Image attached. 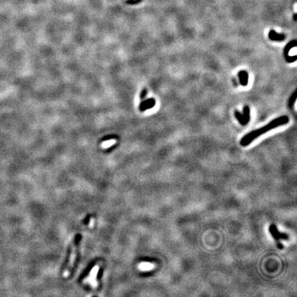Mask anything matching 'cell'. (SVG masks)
<instances>
[{"label": "cell", "mask_w": 297, "mask_h": 297, "mask_svg": "<svg viewBox=\"0 0 297 297\" xmlns=\"http://www.w3.org/2000/svg\"><path fill=\"white\" fill-rule=\"evenodd\" d=\"M288 122H289V118L287 116H281V117L274 119L270 123L265 125L263 127H262L260 129L254 130L252 132H250L249 133H247L246 135L244 136L241 139L240 145L244 147L248 146L252 142L254 141L255 140L259 138L261 135H263L267 132H268V131L275 129V128L279 126L286 125L288 123Z\"/></svg>", "instance_id": "cell-1"}, {"label": "cell", "mask_w": 297, "mask_h": 297, "mask_svg": "<svg viewBox=\"0 0 297 297\" xmlns=\"http://www.w3.org/2000/svg\"><path fill=\"white\" fill-rule=\"evenodd\" d=\"M100 270V265L97 264L90 270L88 275L83 279V283L89 285L92 289H96L98 286V282L97 281V275Z\"/></svg>", "instance_id": "cell-3"}, {"label": "cell", "mask_w": 297, "mask_h": 297, "mask_svg": "<svg viewBox=\"0 0 297 297\" xmlns=\"http://www.w3.org/2000/svg\"><path fill=\"white\" fill-rule=\"evenodd\" d=\"M79 239H80L79 237H77L76 238V240L73 241V243H72L69 259L68 261V263H67V266H65V269H64L63 272V276L65 278L68 277L69 275H70L72 268H73V267L75 264L76 260H77L78 246V242H79Z\"/></svg>", "instance_id": "cell-2"}, {"label": "cell", "mask_w": 297, "mask_h": 297, "mask_svg": "<svg viewBox=\"0 0 297 297\" xmlns=\"http://www.w3.org/2000/svg\"><path fill=\"white\" fill-rule=\"evenodd\" d=\"M268 37L270 40L274 42H283L285 39V35L282 33H277L275 30H272L269 32Z\"/></svg>", "instance_id": "cell-7"}, {"label": "cell", "mask_w": 297, "mask_h": 297, "mask_svg": "<svg viewBox=\"0 0 297 297\" xmlns=\"http://www.w3.org/2000/svg\"><path fill=\"white\" fill-rule=\"evenodd\" d=\"M296 45H297L296 40H292L288 43L284 48L283 55H284L285 61H286L287 63H294L296 61V59H297L296 55L289 56V52L290 51V50H292L293 48H296Z\"/></svg>", "instance_id": "cell-5"}, {"label": "cell", "mask_w": 297, "mask_h": 297, "mask_svg": "<svg viewBox=\"0 0 297 297\" xmlns=\"http://www.w3.org/2000/svg\"><path fill=\"white\" fill-rule=\"evenodd\" d=\"M269 231L271 234L272 237H273L274 240H275L276 246L279 249L282 250L283 248V245L281 242V240H289V235L283 233V232H281L279 231V230L275 224H271L269 227Z\"/></svg>", "instance_id": "cell-4"}, {"label": "cell", "mask_w": 297, "mask_h": 297, "mask_svg": "<svg viewBox=\"0 0 297 297\" xmlns=\"http://www.w3.org/2000/svg\"><path fill=\"white\" fill-rule=\"evenodd\" d=\"M94 218H91L89 222V226L90 228H93V227H94Z\"/></svg>", "instance_id": "cell-14"}, {"label": "cell", "mask_w": 297, "mask_h": 297, "mask_svg": "<svg viewBox=\"0 0 297 297\" xmlns=\"http://www.w3.org/2000/svg\"><path fill=\"white\" fill-rule=\"evenodd\" d=\"M156 101L154 98H148L147 100L141 101L140 104V109L141 111H145L147 109H151L155 106Z\"/></svg>", "instance_id": "cell-6"}, {"label": "cell", "mask_w": 297, "mask_h": 297, "mask_svg": "<svg viewBox=\"0 0 297 297\" xmlns=\"http://www.w3.org/2000/svg\"><path fill=\"white\" fill-rule=\"evenodd\" d=\"M235 116L236 118L237 119V121H239V123H240L241 125H244V119H243L242 113H241L240 112H238V111H235Z\"/></svg>", "instance_id": "cell-12"}, {"label": "cell", "mask_w": 297, "mask_h": 297, "mask_svg": "<svg viewBox=\"0 0 297 297\" xmlns=\"http://www.w3.org/2000/svg\"><path fill=\"white\" fill-rule=\"evenodd\" d=\"M147 94V90L146 89H142V91L141 92V101H143L145 98L146 97V96Z\"/></svg>", "instance_id": "cell-13"}, {"label": "cell", "mask_w": 297, "mask_h": 297, "mask_svg": "<svg viewBox=\"0 0 297 297\" xmlns=\"http://www.w3.org/2000/svg\"><path fill=\"white\" fill-rule=\"evenodd\" d=\"M238 77L239 79H240V82L241 83V85L243 86H246L248 83V79H249V76L248 72L245 70H241L238 73Z\"/></svg>", "instance_id": "cell-8"}, {"label": "cell", "mask_w": 297, "mask_h": 297, "mask_svg": "<svg viewBox=\"0 0 297 297\" xmlns=\"http://www.w3.org/2000/svg\"><path fill=\"white\" fill-rule=\"evenodd\" d=\"M242 116L244 121V125H246L249 123L250 119V107L248 106H245L244 107V112L242 113Z\"/></svg>", "instance_id": "cell-9"}, {"label": "cell", "mask_w": 297, "mask_h": 297, "mask_svg": "<svg viewBox=\"0 0 297 297\" xmlns=\"http://www.w3.org/2000/svg\"><path fill=\"white\" fill-rule=\"evenodd\" d=\"M296 98H297V92L296 91H295V92H294L292 94V96L290 97L289 100V103H288V105H289V107L290 109L293 108V106L296 101Z\"/></svg>", "instance_id": "cell-11"}, {"label": "cell", "mask_w": 297, "mask_h": 297, "mask_svg": "<svg viewBox=\"0 0 297 297\" xmlns=\"http://www.w3.org/2000/svg\"><path fill=\"white\" fill-rule=\"evenodd\" d=\"M153 267V265L151 263H148V262H142L138 265V268L142 270V271H148V270H151Z\"/></svg>", "instance_id": "cell-10"}]
</instances>
